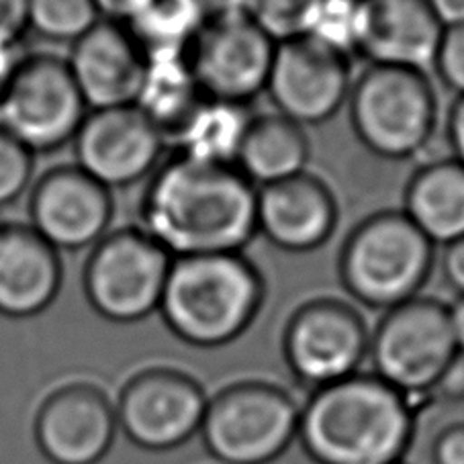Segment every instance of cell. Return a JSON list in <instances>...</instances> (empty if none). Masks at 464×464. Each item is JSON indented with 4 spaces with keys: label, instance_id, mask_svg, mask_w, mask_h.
Masks as SVG:
<instances>
[{
    "label": "cell",
    "instance_id": "obj_1",
    "mask_svg": "<svg viewBox=\"0 0 464 464\" xmlns=\"http://www.w3.org/2000/svg\"><path fill=\"white\" fill-rule=\"evenodd\" d=\"M258 188L236 166H215L174 151L150 176L141 229L172 258L244 252L258 236Z\"/></svg>",
    "mask_w": 464,
    "mask_h": 464
},
{
    "label": "cell",
    "instance_id": "obj_2",
    "mask_svg": "<svg viewBox=\"0 0 464 464\" xmlns=\"http://www.w3.org/2000/svg\"><path fill=\"white\" fill-rule=\"evenodd\" d=\"M415 413L403 393L358 372L311 393L297 438L315 464H397L411 444Z\"/></svg>",
    "mask_w": 464,
    "mask_h": 464
},
{
    "label": "cell",
    "instance_id": "obj_3",
    "mask_svg": "<svg viewBox=\"0 0 464 464\" xmlns=\"http://www.w3.org/2000/svg\"><path fill=\"white\" fill-rule=\"evenodd\" d=\"M266 285L244 252L174 258L158 314L195 348L236 342L258 317Z\"/></svg>",
    "mask_w": 464,
    "mask_h": 464
},
{
    "label": "cell",
    "instance_id": "obj_4",
    "mask_svg": "<svg viewBox=\"0 0 464 464\" xmlns=\"http://www.w3.org/2000/svg\"><path fill=\"white\" fill-rule=\"evenodd\" d=\"M436 264V246L403 211L368 215L343 239L340 283L360 305L389 311L420 297Z\"/></svg>",
    "mask_w": 464,
    "mask_h": 464
},
{
    "label": "cell",
    "instance_id": "obj_5",
    "mask_svg": "<svg viewBox=\"0 0 464 464\" xmlns=\"http://www.w3.org/2000/svg\"><path fill=\"white\" fill-rule=\"evenodd\" d=\"M346 107L358 141L382 160H415L438 135L436 91L423 72L366 66Z\"/></svg>",
    "mask_w": 464,
    "mask_h": 464
},
{
    "label": "cell",
    "instance_id": "obj_6",
    "mask_svg": "<svg viewBox=\"0 0 464 464\" xmlns=\"http://www.w3.org/2000/svg\"><path fill=\"white\" fill-rule=\"evenodd\" d=\"M456 354L448 305L423 295L382 311L368 346L371 372L410 399L415 411L430 403L431 389Z\"/></svg>",
    "mask_w": 464,
    "mask_h": 464
},
{
    "label": "cell",
    "instance_id": "obj_7",
    "mask_svg": "<svg viewBox=\"0 0 464 464\" xmlns=\"http://www.w3.org/2000/svg\"><path fill=\"white\" fill-rule=\"evenodd\" d=\"M301 407L285 389L234 382L209 399L198 436L219 464H270L299 434Z\"/></svg>",
    "mask_w": 464,
    "mask_h": 464
},
{
    "label": "cell",
    "instance_id": "obj_8",
    "mask_svg": "<svg viewBox=\"0 0 464 464\" xmlns=\"http://www.w3.org/2000/svg\"><path fill=\"white\" fill-rule=\"evenodd\" d=\"M172 260L141 227L109 231L86 258V299L107 322L138 324L160 309Z\"/></svg>",
    "mask_w": 464,
    "mask_h": 464
},
{
    "label": "cell",
    "instance_id": "obj_9",
    "mask_svg": "<svg viewBox=\"0 0 464 464\" xmlns=\"http://www.w3.org/2000/svg\"><path fill=\"white\" fill-rule=\"evenodd\" d=\"M88 111L66 58L25 53L0 102V127L44 154L74 141Z\"/></svg>",
    "mask_w": 464,
    "mask_h": 464
},
{
    "label": "cell",
    "instance_id": "obj_10",
    "mask_svg": "<svg viewBox=\"0 0 464 464\" xmlns=\"http://www.w3.org/2000/svg\"><path fill=\"white\" fill-rule=\"evenodd\" d=\"M371 330L358 311L338 299L303 303L283 334V356L295 379L311 391L354 377L368 358Z\"/></svg>",
    "mask_w": 464,
    "mask_h": 464
},
{
    "label": "cell",
    "instance_id": "obj_11",
    "mask_svg": "<svg viewBox=\"0 0 464 464\" xmlns=\"http://www.w3.org/2000/svg\"><path fill=\"white\" fill-rule=\"evenodd\" d=\"M209 397L187 372L146 368L125 382L115 403L117 426L133 446L170 452L198 436Z\"/></svg>",
    "mask_w": 464,
    "mask_h": 464
},
{
    "label": "cell",
    "instance_id": "obj_12",
    "mask_svg": "<svg viewBox=\"0 0 464 464\" xmlns=\"http://www.w3.org/2000/svg\"><path fill=\"white\" fill-rule=\"evenodd\" d=\"M352 82V60L307 37H295L276 44L264 92L275 113L301 127H315L346 107Z\"/></svg>",
    "mask_w": 464,
    "mask_h": 464
},
{
    "label": "cell",
    "instance_id": "obj_13",
    "mask_svg": "<svg viewBox=\"0 0 464 464\" xmlns=\"http://www.w3.org/2000/svg\"><path fill=\"white\" fill-rule=\"evenodd\" d=\"M168 140L135 105L88 111L74 138L76 166L111 193L150 179Z\"/></svg>",
    "mask_w": 464,
    "mask_h": 464
},
{
    "label": "cell",
    "instance_id": "obj_14",
    "mask_svg": "<svg viewBox=\"0 0 464 464\" xmlns=\"http://www.w3.org/2000/svg\"><path fill=\"white\" fill-rule=\"evenodd\" d=\"M276 42L252 19L207 21L187 50L207 99L252 105L266 91Z\"/></svg>",
    "mask_w": 464,
    "mask_h": 464
},
{
    "label": "cell",
    "instance_id": "obj_15",
    "mask_svg": "<svg viewBox=\"0 0 464 464\" xmlns=\"http://www.w3.org/2000/svg\"><path fill=\"white\" fill-rule=\"evenodd\" d=\"M113 221V193L82 168L55 166L31 188L29 226L58 252L97 246Z\"/></svg>",
    "mask_w": 464,
    "mask_h": 464
},
{
    "label": "cell",
    "instance_id": "obj_16",
    "mask_svg": "<svg viewBox=\"0 0 464 464\" xmlns=\"http://www.w3.org/2000/svg\"><path fill=\"white\" fill-rule=\"evenodd\" d=\"M119 431L115 403L91 382H68L39 405L35 444L52 464H99Z\"/></svg>",
    "mask_w": 464,
    "mask_h": 464
},
{
    "label": "cell",
    "instance_id": "obj_17",
    "mask_svg": "<svg viewBox=\"0 0 464 464\" xmlns=\"http://www.w3.org/2000/svg\"><path fill=\"white\" fill-rule=\"evenodd\" d=\"M72 78L91 111L135 105L146 74V52L123 23L101 19L70 45Z\"/></svg>",
    "mask_w": 464,
    "mask_h": 464
},
{
    "label": "cell",
    "instance_id": "obj_18",
    "mask_svg": "<svg viewBox=\"0 0 464 464\" xmlns=\"http://www.w3.org/2000/svg\"><path fill=\"white\" fill-rule=\"evenodd\" d=\"M338 226V203L317 176L303 172L258 188L256 227L286 254H309L330 242Z\"/></svg>",
    "mask_w": 464,
    "mask_h": 464
},
{
    "label": "cell",
    "instance_id": "obj_19",
    "mask_svg": "<svg viewBox=\"0 0 464 464\" xmlns=\"http://www.w3.org/2000/svg\"><path fill=\"white\" fill-rule=\"evenodd\" d=\"M444 25L430 0H362L358 55L368 66L434 68Z\"/></svg>",
    "mask_w": 464,
    "mask_h": 464
},
{
    "label": "cell",
    "instance_id": "obj_20",
    "mask_svg": "<svg viewBox=\"0 0 464 464\" xmlns=\"http://www.w3.org/2000/svg\"><path fill=\"white\" fill-rule=\"evenodd\" d=\"M62 258L29 223L0 226V315L29 319L45 309L62 289Z\"/></svg>",
    "mask_w": 464,
    "mask_h": 464
},
{
    "label": "cell",
    "instance_id": "obj_21",
    "mask_svg": "<svg viewBox=\"0 0 464 464\" xmlns=\"http://www.w3.org/2000/svg\"><path fill=\"white\" fill-rule=\"evenodd\" d=\"M401 211L434 246L464 237V166L444 158L415 168Z\"/></svg>",
    "mask_w": 464,
    "mask_h": 464
},
{
    "label": "cell",
    "instance_id": "obj_22",
    "mask_svg": "<svg viewBox=\"0 0 464 464\" xmlns=\"http://www.w3.org/2000/svg\"><path fill=\"white\" fill-rule=\"evenodd\" d=\"M311 156L305 127L278 113L254 115L236 168L256 188L307 172Z\"/></svg>",
    "mask_w": 464,
    "mask_h": 464
},
{
    "label": "cell",
    "instance_id": "obj_23",
    "mask_svg": "<svg viewBox=\"0 0 464 464\" xmlns=\"http://www.w3.org/2000/svg\"><path fill=\"white\" fill-rule=\"evenodd\" d=\"M146 74L135 107L172 141L207 99L190 68L187 52L146 55Z\"/></svg>",
    "mask_w": 464,
    "mask_h": 464
},
{
    "label": "cell",
    "instance_id": "obj_24",
    "mask_svg": "<svg viewBox=\"0 0 464 464\" xmlns=\"http://www.w3.org/2000/svg\"><path fill=\"white\" fill-rule=\"evenodd\" d=\"M252 119L250 105L205 99L172 141L179 154L197 162L236 166Z\"/></svg>",
    "mask_w": 464,
    "mask_h": 464
},
{
    "label": "cell",
    "instance_id": "obj_25",
    "mask_svg": "<svg viewBox=\"0 0 464 464\" xmlns=\"http://www.w3.org/2000/svg\"><path fill=\"white\" fill-rule=\"evenodd\" d=\"M207 21L203 0H143L123 25L148 55L187 52Z\"/></svg>",
    "mask_w": 464,
    "mask_h": 464
},
{
    "label": "cell",
    "instance_id": "obj_26",
    "mask_svg": "<svg viewBox=\"0 0 464 464\" xmlns=\"http://www.w3.org/2000/svg\"><path fill=\"white\" fill-rule=\"evenodd\" d=\"M29 29L53 44H74L102 19L94 0H27Z\"/></svg>",
    "mask_w": 464,
    "mask_h": 464
},
{
    "label": "cell",
    "instance_id": "obj_27",
    "mask_svg": "<svg viewBox=\"0 0 464 464\" xmlns=\"http://www.w3.org/2000/svg\"><path fill=\"white\" fill-rule=\"evenodd\" d=\"M362 0H317L303 37L343 58L358 55Z\"/></svg>",
    "mask_w": 464,
    "mask_h": 464
},
{
    "label": "cell",
    "instance_id": "obj_28",
    "mask_svg": "<svg viewBox=\"0 0 464 464\" xmlns=\"http://www.w3.org/2000/svg\"><path fill=\"white\" fill-rule=\"evenodd\" d=\"M317 0H250V17L276 44L303 37Z\"/></svg>",
    "mask_w": 464,
    "mask_h": 464
},
{
    "label": "cell",
    "instance_id": "obj_29",
    "mask_svg": "<svg viewBox=\"0 0 464 464\" xmlns=\"http://www.w3.org/2000/svg\"><path fill=\"white\" fill-rule=\"evenodd\" d=\"M35 154L0 127V209L13 205L31 187Z\"/></svg>",
    "mask_w": 464,
    "mask_h": 464
},
{
    "label": "cell",
    "instance_id": "obj_30",
    "mask_svg": "<svg viewBox=\"0 0 464 464\" xmlns=\"http://www.w3.org/2000/svg\"><path fill=\"white\" fill-rule=\"evenodd\" d=\"M431 70L456 97H464V23L444 27Z\"/></svg>",
    "mask_w": 464,
    "mask_h": 464
},
{
    "label": "cell",
    "instance_id": "obj_31",
    "mask_svg": "<svg viewBox=\"0 0 464 464\" xmlns=\"http://www.w3.org/2000/svg\"><path fill=\"white\" fill-rule=\"evenodd\" d=\"M27 29V0H0V47L21 45Z\"/></svg>",
    "mask_w": 464,
    "mask_h": 464
},
{
    "label": "cell",
    "instance_id": "obj_32",
    "mask_svg": "<svg viewBox=\"0 0 464 464\" xmlns=\"http://www.w3.org/2000/svg\"><path fill=\"white\" fill-rule=\"evenodd\" d=\"M430 403L464 405V354H456L436 387L430 393Z\"/></svg>",
    "mask_w": 464,
    "mask_h": 464
},
{
    "label": "cell",
    "instance_id": "obj_33",
    "mask_svg": "<svg viewBox=\"0 0 464 464\" xmlns=\"http://www.w3.org/2000/svg\"><path fill=\"white\" fill-rule=\"evenodd\" d=\"M434 464H464V423H452L436 436L431 444Z\"/></svg>",
    "mask_w": 464,
    "mask_h": 464
},
{
    "label": "cell",
    "instance_id": "obj_34",
    "mask_svg": "<svg viewBox=\"0 0 464 464\" xmlns=\"http://www.w3.org/2000/svg\"><path fill=\"white\" fill-rule=\"evenodd\" d=\"M440 266H442V275L452 291L459 297H464V237L444 246Z\"/></svg>",
    "mask_w": 464,
    "mask_h": 464
},
{
    "label": "cell",
    "instance_id": "obj_35",
    "mask_svg": "<svg viewBox=\"0 0 464 464\" xmlns=\"http://www.w3.org/2000/svg\"><path fill=\"white\" fill-rule=\"evenodd\" d=\"M444 138L450 156L464 166V97H456L448 111Z\"/></svg>",
    "mask_w": 464,
    "mask_h": 464
},
{
    "label": "cell",
    "instance_id": "obj_36",
    "mask_svg": "<svg viewBox=\"0 0 464 464\" xmlns=\"http://www.w3.org/2000/svg\"><path fill=\"white\" fill-rule=\"evenodd\" d=\"M207 19L209 21H231L250 19V0H203Z\"/></svg>",
    "mask_w": 464,
    "mask_h": 464
},
{
    "label": "cell",
    "instance_id": "obj_37",
    "mask_svg": "<svg viewBox=\"0 0 464 464\" xmlns=\"http://www.w3.org/2000/svg\"><path fill=\"white\" fill-rule=\"evenodd\" d=\"M23 58H25V52H23L21 45L0 47V102H3L6 88H9L14 72H17Z\"/></svg>",
    "mask_w": 464,
    "mask_h": 464
},
{
    "label": "cell",
    "instance_id": "obj_38",
    "mask_svg": "<svg viewBox=\"0 0 464 464\" xmlns=\"http://www.w3.org/2000/svg\"><path fill=\"white\" fill-rule=\"evenodd\" d=\"M102 19L125 23L135 13L143 0H94Z\"/></svg>",
    "mask_w": 464,
    "mask_h": 464
},
{
    "label": "cell",
    "instance_id": "obj_39",
    "mask_svg": "<svg viewBox=\"0 0 464 464\" xmlns=\"http://www.w3.org/2000/svg\"><path fill=\"white\" fill-rule=\"evenodd\" d=\"M430 5L444 27L464 23V0H430Z\"/></svg>",
    "mask_w": 464,
    "mask_h": 464
},
{
    "label": "cell",
    "instance_id": "obj_40",
    "mask_svg": "<svg viewBox=\"0 0 464 464\" xmlns=\"http://www.w3.org/2000/svg\"><path fill=\"white\" fill-rule=\"evenodd\" d=\"M448 314H450L456 348H459L460 354H464V297H456V301L448 305Z\"/></svg>",
    "mask_w": 464,
    "mask_h": 464
},
{
    "label": "cell",
    "instance_id": "obj_41",
    "mask_svg": "<svg viewBox=\"0 0 464 464\" xmlns=\"http://www.w3.org/2000/svg\"><path fill=\"white\" fill-rule=\"evenodd\" d=\"M397 464H403V462H397Z\"/></svg>",
    "mask_w": 464,
    "mask_h": 464
}]
</instances>
